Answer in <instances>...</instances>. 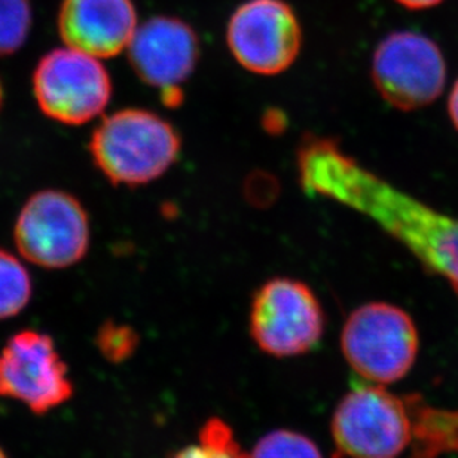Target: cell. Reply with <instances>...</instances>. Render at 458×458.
Wrapping results in <instances>:
<instances>
[{"mask_svg":"<svg viewBox=\"0 0 458 458\" xmlns=\"http://www.w3.org/2000/svg\"><path fill=\"white\" fill-rule=\"evenodd\" d=\"M91 226L80 199L66 191L42 190L27 199L13 225L18 253L45 269L80 264L89 253Z\"/></svg>","mask_w":458,"mask_h":458,"instance_id":"5b68a950","label":"cell"},{"mask_svg":"<svg viewBox=\"0 0 458 458\" xmlns=\"http://www.w3.org/2000/svg\"><path fill=\"white\" fill-rule=\"evenodd\" d=\"M132 0H63L57 29L66 47L96 58L116 57L136 33Z\"/></svg>","mask_w":458,"mask_h":458,"instance_id":"7c38bea8","label":"cell"},{"mask_svg":"<svg viewBox=\"0 0 458 458\" xmlns=\"http://www.w3.org/2000/svg\"><path fill=\"white\" fill-rule=\"evenodd\" d=\"M0 458H8V455L4 454V450L0 448Z\"/></svg>","mask_w":458,"mask_h":458,"instance_id":"7402d4cb","label":"cell"},{"mask_svg":"<svg viewBox=\"0 0 458 458\" xmlns=\"http://www.w3.org/2000/svg\"><path fill=\"white\" fill-rule=\"evenodd\" d=\"M33 26L30 0H0V57L24 47Z\"/></svg>","mask_w":458,"mask_h":458,"instance_id":"9a60e30c","label":"cell"},{"mask_svg":"<svg viewBox=\"0 0 458 458\" xmlns=\"http://www.w3.org/2000/svg\"><path fill=\"white\" fill-rule=\"evenodd\" d=\"M31 89L40 112L63 125L98 118L112 98V80L100 58L69 47L53 49L36 64Z\"/></svg>","mask_w":458,"mask_h":458,"instance_id":"8992f818","label":"cell"},{"mask_svg":"<svg viewBox=\"0 0 458 458\" xmlns=\"http://www.w3.org/2000/svg\"><path fill=\"white\" fill-rule=\"evenodd\" d=\"M249 458H323L310 437L293 430H276L256 444Z\"/></svg>","mask_w":458,"mask_h":458,"instance_id":"e0dca14e","label":"cell"},{"mask_svg":"<svg viewBox=\"0 0 458 458\" xmlns=\"http://www.w3.org/2000/svg\"><path fill=\"white\" fill-rule=\"evenodd\" d=\"M348 365L369 383L387 386L403 378L419 356V331L405 310L369 302L348 316L341 334Z\"/></svg>","mask_w":458,"mask_h":458,"instance_id":"277c9868","label":"cell"},{"mask_svg":"<svg viewBox=\"0 0 458 458\" xmlns=\"http://www.w3.org/2000/svg\"><path fill=\"white\" fill-rule=\"evenodd\" d=\"M396 2L402 6H405L406 9L423 11V9L435 8L437 4H442L444 0H396Z\"/></svg>","mask_w":458,"mask_h":458,"instance_id":"d6986e66","label":"cell"},{"mask_svg":"<svg viewBox=\"0 0 458 458\" xmlns=\"http://www.w3.org/2000/svg\"><path fill=\"white\" fill-rule=\"evenodd\" d=\"M173 458H249V455L238 446L228 424L212 419L199 433V445L186 446Z\"/></svg>","mask_w":458,"mask_h":458,"instance_id":"2e32d148","label":"cell"},{"mask_svg":"<svg viewBox=\"0 0 458 458\" xmlns=\"http://www.w3.org/2000/svg\"><path fill=\"white\" fill-rule=\"evenodd\" d=\"M181 137L167 119L143 109H123L103 118L89 150L94 165L114 185L157 181L176 163Z\"/></svg>","mask_w":458,"mask_h":458,"instance_id":"7a4b0ae2","label":"cell"},{"mask_svg":"<svg viewBox=\"0 0 458 458\" xmlns=\"http://www.w3.org/2000/svg\"><path fill=\"white\" fill-rule=\"evenodd\" d=\"M372 81L390 106L417 111L441 98L446 84L445 58L428 36L394 31L375 48Z\"/></svg>","mask_w":458,"mask_h":458,"instance_id":"ba28073f","label":"cell"},{"mask_svg":"<svg viewBox=\"0 0 458 458\" xmlns=\"http://www.w3.org/2000/svg\"><path fill=\"white\" fill-rule=\"evenodd\" d=\"M325 313L305 283L277 277L256 291L250 310V334L256 345L273 357L311 352L325 332Z\"/></svg>","mask_w":458,"mask_h":458,"instance_id":"52a82bcc","label":"cell"},{"mask_svg":"<svg viewBox=\"0 0 458 458\" xmlns=\"http://www.w3.org/2000/svg\"><path fill=\"white\" fill-rule=\"evenodd\" d=\"M127 51L132 71L145 84L168 91L195 71L199 36L181 18L158 15L137 27Z\"/></svg>","mask_w":458,"mask_h":458,"instance_id":"8fae6325","label":"cell"},{"mask_svg":"<svg viewBox=\"0 0 458 458\" xmlns=\"http://www.w3.org/2000/svg\"><path fill=\"white\" fill-rule=\"evenodd\" d=\"M134 332L130 327L107 323L98 331V348L109 360H123L134 350Z\"/></svg>","mask_w":458,"mask_h":458,"instance_id":"ac0fdd59","label":"cell"},{"mask_svg":"<svg viewBox=\"0 0 458 458\" xmlns=\"http://www.w3.org/2000/svg\"><path fill=\"white\" fill-rule=\"evenodd\" d=\"M4 85H2V81H0V109H2V103H4Z\"/></svg>","mask_w":458,"mask_h":458,"instance_id":"44dd1931","label":"cell"},{"mask_svg":"<svg viewBox=\"0 0 458 458\" xmlns=\"http://www.w3.org/2000/svg\"><path fill=\"white\" fill-rule=\"evenodd\" d=\"M33 295L29 269L20 258L0 247V320L21 313Z\"/></svg>","mask_w":458,"mask_h":458,"instance_id":"5bb4252c","label":"cell"},{"mask_svg":"<svg viewBox=\"0 0 458 458\" xmlns=\"http://www.w3.org/2000/svg\"><path fill=\"white\" fill-rule=\"evenodd\" d=\"M448 112H450L451 121H453L458 131V80L453 89H451L450 100H448Z\"/></svg>","mask_w":458,"mask_h":458,"instance_id":"ffe728a7","label":"cell"},{"mask_svg":"<svg viewBox=\"0 0 458 458\" xmlns=\"http://www.w3.org/2000/svg\"><path fill=\"white\" fill-rule=\"evenodd\" d=\"M450 453H458V411L435 408L419 394L412 458H437Z\"/></svg>","mask_w":458,"mask_h":458,"instance_id":"4fadbf2b","label":"cell"},{"mask_svg":"<svg viewBox=\"0 0 458 458\" xmlns=\"http://www.w3.org/2000/svg\"><path fill=\"white\" fill-rule=\"evenodd\" d=\"M419 394L397 396L379 384H363L348 392L332 419L338 454L347 458H399L415 437Z\"/></svg>","mask_w":458,"mask_h":458,"instance_id":"3957f363","label":"cell"},{"mask_svg":"<svg viewBox=\"0 0 458 458\" xmlns=\"http://www.w3.org/2000/svg\"><path fill=\"white\" fill-rule=\"evenodd\" d=\"M350 199L410 249L458 296V219L428 208L360 168L350 167Z\"/></svg>","mask_w":458,"mask_h":458,"instance_id":"6da1fadb","label":"cell"},{"mask_svg":"<svg viewBox=\"0 0 458 458\" xmlns=\"http://www.w3.org/2000/svg\"><path fill=\"white\" fill-rule=\"evenodd\" d=\"M226 44L247 72L280 75L300 55L302 27L284 0H246L229 18Z\"/></svg>","mask_w":458,"mask_h":458,"instance_id":"9c48e42d","label":"cell"},{"mask_svg":"<svg viewBox=\"0 0 458 458\" xmlns=\"http://www.w3.org/2000/svg\"><path fill=\"white\" fill-rule=\"evenodd\" d=\"M72 396L69 370L48 334L24 329L6 341L0 350V397L44 415Z\"/></svg>","mask_w":458,"mask_h":458,"instance_id":"30bf717a","label":"cell"}]
</instances>
